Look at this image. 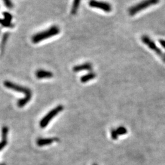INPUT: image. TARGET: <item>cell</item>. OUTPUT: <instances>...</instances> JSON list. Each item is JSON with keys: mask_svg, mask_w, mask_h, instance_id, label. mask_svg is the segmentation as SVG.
<instances>
[{"mask_svg": "<svg viewBox=\"0 0 165 165\" xmlns=\"http://www.w3.org/2000/svg\"><path fill=\"white\" fill-rule=\"evenodd\" d=\"M58 139L55 138H39L36 141L37 146L42 147L45 146H49L51 144L53 143L56 141Z\"/></svg>", "mask_w": 165, "mask_h": 165, "instance_id": "9", "label": "cell"}, {"mask_svg": "<svg viewBox=\"0 0 165 165\" xmlns=\"http://www.w3.org/2000/svg\"><path fill=\"white\" fill-rule=\"evenodd\" d=\"M8 144V141L7 140H3L2 139V141L0 142V150H1L2 149H4V147L7 145Z\"/></svg>", "mask_w": 165, "mask_h": 165, "instance_id": "19", "label": "cell"}, {"mask_svg": "<svg viewBox=\"0 0 165 165\" xmlns=\"http://www.w3.org/2000/svg\"><path fill=\"white\" fill-rule=\"evenodd\" d=\"M159 43L160 44V45L162 46V47L165 49V40H163V39H160L159 40Z\"/></svg>", "mask_w": 165, "mask_h": 165, "instance_id": "20", "label": "cell"}, {"mask_svg": "<svg viewBox=\"0 0 165 165\" xmlns=\"http://www.w3.org/2000/svg\"><path fill=\"white\" fill-rule=\"evenodd\" d=\"M9 132V128L6 126H4L2 127L1 129V136H2V139L3 140H7L8 135Z\"/></svg>", "mask_w": 165, "mask_h": 165, "instance_id": "13", "label": "cell"}, {"mask_svg": "<svg viewBox=\"0 0 165 165\" xmlns=\"http://www.w3.org/2000/svg\"><path fill=\"white\" fill-rule=\"evenodd\" d=\"M92 165H98L97 164H92Z\"/></svg>", "mask_w": 165, "mask_h": 165, "instance_id": "22", "label": "cell"}, {"mask_svg": "<svg viewBox=\"0 0 165 165\" xmlns=\"http://www.w3.org/2000/svg\"><path fill=\"white\" fill-rule=\"evenodd\" d=\"M92 69V65L90 62H85L77 65L73 67L74 72H79L81 71H91Z\"/></svg>", "mask_w": 165, "mask_h": 165, "instance_id": "7", "label": "cell"}, {"mask_svg": "<svg viewBox=\"0 0 165 165\" xmlns=\"http://www.w3.org/2000/svg\"><path fill=\"white\" fill-rule=\"evenodd\" d=\"M164 54H165V53H164Z\"/></svg>", "mask_w": 165, "mask_h": 165, "instance_id": "23", "label": "cell"}, {"mask_svg": "<svg viewBox=\"0 0 165 165\" xmlns=\"http://www.w3.org/2000/svg\"><path fill=\"white\" fill-rule=\"evenodd\" d=\"M80 1L81 0H73L72 7L71 9V14L72 15H75L77 12L80 4Z\"/></svg>", "mask_w": 165, "mask_h": 165, "instance_id": "12", "label": "cell"}, {"mask_svg": "<svg viewBox=\"0 0 165 165\" xmlns=\"http://www.w3.org/2000/svg\"><path fill=\"white\" fill-rule=\"evenodd\" d=\"M3 14L4 15V17L5 20H6L11 22L12 19V17L11 14H10L8 12H3Z\"/></svg>", "mask_w": 165, "mask_h": 165, "instance_id": "18", "label": "cell"}, {"mask_svg": "<svg viewBox=\"0 0 165 165\" xmlns=\"http://www.w3.org/2000/svg\"><path fill=\"white\" fill-rule=\"evenodd\" d=\"M4 86L6 87H7L8 88V89H10L11 90H14L17 92L25 94V96L32 95V92L30 90V89H29V88L24 87V86L17 85L14 83V82H12L11 81H4Z\"/></svg>", "mask_w": 165, "mask_h": 165, "instance_id": "5", "label": "cell"}, {"mask_svg": "<svg viewBox=\"0 0 165 165\" xmlns=\"http://www.w3.org/2000/svg\"><path fill=\"white\" fill-rule=\"evenodd\" d=\"M3 1L6 6V7L8 9H12L13 8V4L12 3L11 0H3Z\"/></svg>", "mask_w": 165, "mask_h": 165, "instance_id": "16", "label": "cell"}, {"mask_svg": "<svg viewBox=\"0 0 165 165\" xmlns=\"http://www.w3.org/2000/svg\"><path fill=\"white\" fill-rule=\"evenodd\" d=\"M96 76H97L96 73L92 72H90L89 73L82 75L80 78V81L82 82V83H85V82H87L95 78L96 77Z\"/></svg>", "mask_w": 165, "mask_h": 165, "instance_id": "10", "label": "cell"}, {"mask_svg": "<svg viewBox=\"0 0 165 165\" xmlns=\"http://www.w3.org/2000/svg\"><path fill=\"white\" fill-rule=\"evenodd\" d=\"M141 40H142L143 44L146 45L153 51H154L158 56L161 58L162 61L165 62V54L163 53L162 50L158 48L155 43L149 36H146V35H143L141 37Z\"/></svg>", "mask_w": 165, "mask_h": 165, "instance_id": "4", "label": "cell"}, {"mask_svg": "<svg viewBox=\"0 0 165 165\" xmlns=\"http://www.w3.org/2000/svg\"><path fill=\"white\" fill-rule=\"evenodd\" d=\"M64 110V107L61 105L57 106L56 107L54 108L51 111H50L48 113H47L43 118L40 121V127L41 128H45L49 125L50 122L54 118L55 116H56L60 112Z\"/></svg>", "mask_w": 165, "mask_h": 165, "instance_id": "3", "label": "cell"}, {"mask_svg": "<svg viewBox=\"0 0 165 165\" xmlns=\"http://www.w3.org/2000/svg\"><path fill=\"white\" fill-rule=\"evenodd\" d=\"M118 135H124L127 133V130L125 127L123 126H120L117 128L116 130Z\"/></svg>", "mask_w": 165, "mask_h": 165, "instance_id": "14", "label": "cell"}, {"mask_svg": "<svg viewBox=\"0 0 165 165\" xmlns=\"http://www.w3.org/2000/svg\"><path fill=\"white\" fill-rule=\"evenodd\" d=\"M0 24L2 25L3 26H5V27H12V24L11 22L6 20H5L4 19L3 20V19H0Z\"/></svg>", "mask_w": 165, "mask_h": 165, "instance_id": "15", "label": "cell"}, {"mask_svg": "<svg viewBox=\"0 0 165 165\" xmlns=\"http://www.w3.org/2000/svg\"><path fill=\"white\" fill-rule=\"evenodd\" d=\"M36 78L38 79H44V78H51L53 77V73L48 71V70H44L42 69H39L35 73Z\"/></svg>", "mask_w": 165, "mask_h": 165, "instance_id": "8", "label": "cell"}, {"mask_svg": "<svg viewBox=\"0 0 165 165\" xmlns=\"http://www.w3.org/2000/svg\"><path fill=\"white\" fill-rule=\"evenodd\" d=\"M0 165H6V164H4V163H2V164H0Z\"/></svg>", "mask_w": 165, "mask_h": 165, "instance_id": "21", "label": "cell"}, {"mask_svg": "<svg viewBox=\"0 0 165 165\" xmlns=\"http://www.w3.org/2000/svg\"><path fill=\"white\" fill-rule=\"evenodd\" d=\"M60 33V28L56 25H53L45 30L34 34L31 38L32 42L38 44L45 39L54 37Z\"/></svg>", "mask_w": 165, "mask_h": 165, "instance_id": "1", "label": "cell"}, {"mask_svg": "<svg viewBox=\"0 0 165 165\" xmlns=\"http://www.w3.org/2000/svg\"><path fill=\"white\" fill-rule=\"evenodd\" d=\"M159 1L160 0H143L130 8L128 9V14L132 16L134 15L143 10L158 4Z\"/></svg>", "mask_w": 165, "mask_h": 165, "instance_id": "2", "label": "cell"}, {"mask_svg": "<svg viewBox=\"0 0 165 165\" xmlns=\"http://www.w3.org/2000/svg\"><path fill=\"white\" fill-rule=\"evenodd\" d=\"M32 97V95H28V96H25V97L23 98L19 99L18 102H17V105L20 108L23 107L24 106H25L29 101H31Z\"/></svg>", "mask_w": 165, "mask_h": 165, "instance_id": "11", "label": "cell"}, {"mask_svg": "<svg viewBox=\"0 0 165 165\" xmlns=\"http://www.w3.org/2000/svg\"><path fill=\"white\" fill-rule=\"evenodd\" d=\"M89 5L91 8L101 9L105 12H110L112 10L111 5L107 2L97 1V0H91L89 2Z\"/></svg>", "mask_w": 165, "mask_h": 165, "instance_id": "6", "label": "cell"}, {"mask_svg": "<svg viewBox=\"0 0 165 165\" xmlns=\"http://www.w3.org/2000/svg\"><path fill=\"white\" fill-rule=\"evenodd\" d=\"M111 138H113V139L114 140H117V138H118V134H117V132L115 129H112L111 130Z\"/></svg>", "mask_w": 165, "mask_h": 165, "instance_id": "17", "label": "cell"}]
</instances>
